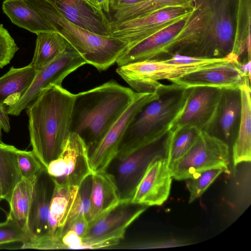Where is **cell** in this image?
I'll return each mask as SVG.
<instances>
[{
	"mask_svg": "<svg viewBox=\"0 0 251 251\" xmlns=\"http://www.w3.org/2000/svg\"><path fill=\"white\" fill-rule=\"evenodd\" d=\"M53 183L48 216L49 231L47 234L58 237L62 233L79 186Z\"/></svg>",
	"mask_w": 251,
	"mask_h": 251,
	"instance_id": "obj_24",
	"label": "cell"
},
{
	"mask_svg": "<svg viewBox=\"0 0 251 251\" xmlns=\"http://www.w3.org/2000/svg\"><path fill=\"white\" fill-rule=\"evenodd\" d=\"M53 188L52 179L47 173L46 169H43L37 176L29 209L27 241L34 240L48 233L49 207Z\"/></svg>",
	"mask_w": 251,
	"mask_h": 251,
	"instance_id": "obj_18",
	"label": "cell"
},
{
	"mask_svg": "<svg viewBox=\"0 0 251 251\" xmlns=\"http://www.w3.org/2000/svg\"><path fill=\"white\" fill-rule=\"evenodd\" d=\"M120 197L113 175L107 170L93 172L88 220L97 218L120 202Z\"/></svg>",
	"mask_w": 251,
	"mask_h": 251,
	"instance_id": "obj_21",
	"label": "cell"
},
{
	"mask_svg": "<svg viewBox=\"0 0 251 251\" xmlns=\"http://www.w3.org/2000/svg\"><path fill=\"white\" fill-rule=\"evenodd\" d=\"M99 8L105 14H109L110 11V0H95Z\"/></svg>",
	"mask_w": 251,
	"mask_h": 251,
	"instance_id": "obj_43",
	"label": "cell"
},
{
	"mask_svg": "<svg viewBox=\"0 0 251 251\" xmlns=\"http://www.w3.org/2000/svg\"><path fill=\"white\" fill-rule=\"evenodd\" d=\"M86 64L82 57L69 46L63 53L38 71L25 93L6 108V113L19 115L36 99L42 89L51 84L61 85L67 75Z\"/></svg>",
	"mask_w": 251,
	"mask_h": 251,
	"instance_id": "obj_12",
	"label": "cell"
},
{
	"mask_svg": "<svg viewBox=\"0 0 251 251\" xmlns=\"http://www.w3.org/2000/svg\"><path fill=\"white\" fill-rule=\"evenodd\" d=\"M1 129H2L1 124L0 123V143H3L1 141V137H2Z\"/></svg>",
	"mask_w": 251,
	"mask_h": 251,
	"instance_id": "obj_46",
	"label": "cell"
},
{
	"mask_svg": "<svg viewBox=\"0 0 251 251\" xmlns=\"http://www.w3.org/2000/svg\"><path fill=\"white\" fill-rule=\"evenodd\" d=\"M241 98L239 88L222 89L216 122L211 135L232 145L240 120Z\"/></svg>",
	"mask_w": 251,
	"mask_h": 251,
	"instance_id": "obj_20",
	"label": "cell"
},
{
	"mask_svg": "<svg viewBox=\"0 0 251 251\" xmlns=\"http://www.w3.org/2000/svg\"><path fill=\"white\" fill-rule=\"evenodd\" d=\"M228 170L223 167H215L197 173L185 179L186 185L190 192L189 203L200 197L215 179L223 172Z\"/></svg>",
	"mask_w": 251,
	"mask_h": 251,
	"instance_id": "obj_33",
	"label": "cell"
},
{
	"mask_svg": "<svg viewBox=\"0 0 251 251\" xmlns=\"http://www.w3.org/2000/svg\"><path fill=\"white\" fill-rule=\"evenodd\" d=\"M3 199V196H2V188H1V184L0 183V201H1Z\"/></svg>",
	"mask_w": 251,
	"mask_h": 251,
	"instance_id": "obj_45",
	"label": "cell"
},
{
	"mask_svg": "<svg viewBox=\"0 0 251 251\" xmlns=\"http://www.w3.org/2000/svg\"><path fill=\"white\" fill-rule=\"evenodd\" d=\"M229 153V146L225 142L201 131L190 150L170 168L171 176L182 180L212 168L223 167L228 170Z\"/></svg>",
	"mask_w": 251,
	"mask_h": 251,
	"instance_id": "obj_7",
	"label": "cell"
},
{
	"mask_svg": "<svg viewBox=\"0 0 251 251\" xmlns=\"http://www.w3.org/2000/svg\"><path fill=\"white\" fill-rule=\"evenodd\" d=\"M94 13L100 16L102 20L108 24L110 21L107 18L106 14L102 12L98 6L95 0H83Z\"/></svg>",
	"mask_w": 251,
	"mask_h": 251,
	"instance_id": "obj_40",
	"label": "cell"
},
{
	"mask_svg": "<svg viewBox=\"0 0 251 251\" xmlns=\"http://www.w3.org/2000/svg\"><path fill=\"white\" fill-rule=\"evenodd\" d=\"M136 92L111 80L75 94L71 132L85 142L89 153L134 100Z\"/></svg>",
	"mask_w": 251,
	"mask_h": 251,
	"instance_id": "obj_2",
	"label": "cell"
},
{
	"mask_svg": "<svg viewBox=\"0 0 251 251\" xmlns=\"http://www.w3.org/2000/svg\"><path fill=\"white\" fill-rule=\"evenodd\" d=\"M89 221L85 215H82L77 217L64 229L62 233L70 229L75 231L81 237L85 235L88 227Z\"/></svg>",
	"mask_w": 251,
	"mask_h": 251,
	"instance_id": "obj_38",
	"label": "cell"
},
{
	"mask_svg": "<svg viewBox=\"0 0 251 251\" xmlns=\"http://www.w3.org/2000/svg\"><path fill=\"white\" fill-rule=\"evenodd\" d=\"M251 82L240 88L241 111L238 133L232 145L234 165L251 160Z\"/></svg>",
	"mask_w": 251,
	"mask_h": 251,
	"instance_id": "obj_25",
	"label": "cell"
},
{
	"mask_svg": "<svg viewBox=\"0 0 251 251\" xmlns=\"http://www.w3.org/2000/svg\"><path fill=\"white\" fill-rule=\"evenodd\" d=\"M17 149L12 145L0 148V183L3 199L8 202L14 188L22 178L17 163Z\"/></svg>",
	"mask_w": 251,
	"mask_h": 251,
	"instance_id": "obj_31",
	"label": "cell"
},
{
	"mask_svg": "<svg viewBox=\"0 0 251 251\" xmlns=\"http://www.w3.org/2000/svg\"><path fill=\"white\" fill-rule=\"evenodd\" d=\"M236 2L237 0H210L207 58L228 59L234 43Z\"/></svg>",
	"mask_w": 251,
	"mask_h": 251,
	"instance_id": "obj_14",
	"label": "cell"
},
{
	"mask_svg": "<svg viewBox=\"0 0 251 251\" xmlns=\"http://www.w3.org/2000/svg\"><path fill=\"white\" fill-rule=\"evenodd\" d=\"M227 58H201L188 63H175L163 60H147L118 66L117 73L137 93H152L162 85L160 80H170L185 75L224 63Z\"/></svg>",
	"mask_w": 251,
	"mask_h": 251,
	"instance_id": "obj_5",
	"label": "cell"
},
{
	"mask_svg": "<svg viewBox=\"0 0 251 251\" xmlns=\"http://www.w3.org/2000/svg\"><path fill=\"white\" fill-rule=\"evenodd\" d=\"M169 81L186 88L207 86L237 89L251 82V79L245 77L234 63L229 62L187 74Z\"/></svg>",
	"mask_w": 251,
	"mask_h": 251,
	"instance_id": "obj_17",
	"label": "cell"
},
{
	"mask_svg": "<svg viewBox=\"0 0 251 251\" xmlns=\"http://www.w3.org/2000/svg\"><path fill=\"white\" fill-rule=\"evenodd\" d=\"M177 7L192 9L194 6L190 0H143L118 7L113 11V19L111 22L119 23Z\"/></svg>",
	"mask_w": 251,
	"mask_h": 251,
	"instance_id": "obj_28",
	"label": "cell"
},
{
	"mask_svg": "<svg viewBox=\"0 0 251 251\" xmlns=\"http://www.w3.org/2000/svg\"><path fill=\"white\" fill-rule=\"evenodd\" d=\"M149 206L131 201H120L119 203L97 218L89 222L83 236L88 244L93 241L117 240L125 236L127 227Z\"/></svg>",
	"mask_w": 251,
	"mask_h": 251,
	"instance_id": "obj_15",
	"label": "cell"
},
{
	"mask_svg": "<svg viewBox=\"0 0 251 251\" xmlns=\"http://www.w3.org/2000/svg\"><path fill=\"white\" fill-rule=\"evenodd\" d=\"M36 178L37 176L31 179L22 177L14 188L8 202L10 212L7 217L14 221L26 234L28 214Z\"/></svg>",
	"mask_w": 251,
	"mask_h": 251,
	"instance_id": "obj_30",
	"label": "cell"
},
{
	"mask_svg": "<svg viewBox=\"0 0 251 251\" xmlns=\"http://www.w3.org/2000/svg\"><path fill=\"white\" fill-rule=\"evenodd\" d=\"M10 145L5 144L3 143H0V148H5L9 147Z\"/></svg>",
	"mask_w": 251,
	"mask_h": 251,
	"instance_id": "obj_44",
	"label": "cell"
},
{
	"mask_svg": "<svg viewBox=\"0 0 251 251\" xmlns=\"http://www.w3.org/2000/svg\"><path fill=\"white\" fill-rule=\"evenodd\" d=\"M172 132L169 129L152 141L140 147L118 161L112 174L121 201H131L136 187L150 164L154 160L167 157Z\"/></svg>",
	"mask_w": 251,
	"mask_h": 251,
	"instance_id": "obj_6",
	"label": "cell"
},
{
	"mask_svg": "<svg viewBox=\"0 0 251 251\" xmlns=\"http://www.w3.org/2000/svg\"><path fill=\"white\" fill-rule=\"evenodd\" d=\"M53 183L79 186L91 175L87 146L76 133L71 132L59 156L51 160L46 168Z\"/></svg>",
	"mask_w": 251,
	"mask_h": 251,
	"instance_id": "obj_10",
	"label": "cell"
},
{
	"mask_svg": "<svg viewBox=\"0 0 251 251\" xmlns=\"http://www.w3.org/2000/svg\"><path fill=\"white\" fill-rule=\"evenodd\" d=\"M84 59L100 71L113 65L126 48L110 35L98 34L67 19L51 0H26Z\"/></svg>",
	"mask_w": 251,
	"mask_h": 251,
	"instance_id": "obj_4",
	"label": "cell"
},
{
	"mask_svg": "<svg viewBox=\"0 0 251 251\" xmlns=\"http://www.w3.org/2000/svg\"><path fill=\"white\" fill-rule=\"evenodd\" d=\"M172 178L167 157L153 160L138 183L131 202L148 206L162 205L169 197Z\"/></svg>",
	"mask_w": 251,
	"mask_h": 251,
	"instance_id": "obj_16",
	"label": "cell"
},
{
	"mask_svg": "<svg viewBox=\"0 0 251 251\" xmlns=\"http://www.w3.org/2000/svg\"><path fill=\"white\" fill-rule=\"evenodd\" d=\"M158 96L157 90L152 93L136 92L131 104L90 153V166L93 173L107 170L117 155L121 141L130 123L147 104Z\"/></svg>",
	"mask_w": 251,
	"mask_h": 251,
	"instance_id": "obj_11",
	"label": "cell"
},
{
	"mask_svg": "<svg viewBox=\"0 0 251 251\" xmlns=\"http://www.w3.org/2000/svg\"><path fill=\"white\" fill-rule=\"evenodd\" d=\"M8 115L6 112L4 107L0 104V123L2 129L5 132H8L10 130V125Z\"/></svg>",
	"mask_w": 251,
	"mask_h": 251,
	"instance_id": "obj_39",
	"label": "cell"
},
{
	"mask_svg": "<svg viewBox=\"0 0 251 251\" xmlns=\"http://www.w3.org/2000/svg\"><path fill=\"white\" fill-rule=\"evenodd\" d=\"M191 3L195 6L196 3L197 2V0H190Z\"/></svg>",
	"mask_w": 251,
	"mask_h": 251,
	"instance_id": "obj_47",
	"label": "cell"
},
{
	"mask_svg": "<svg viewBox=\"0 0 251 251\" xmlns=\"http://www.w3.org/2000/svg\"><path fill=\"white\" fill-rule=\"evenodd\" d=\"M75 97L61 85L51 84L27 108L32 151L46 169L59 156L71 133Z\"/></svg>",
	"mask_w": 251,
	"mask_h": 251,
	"instance_id": "obj_1",
	"label": "cell"
},
{
	"mask_svg": "<svg viewBox=\"0 0 251 251\" xmlns=\"http://www.w3.org/2000/svg\"><path fill=\"white\" fill-rule=\"evenodd\" d=\"M91 186L92 175L86 177L79 185L77 194L63 230L73 220L79 216L85 215L88 220L90 207Z\"/></svg>",
	"mask_w": 251,
	"mask_h": 251,
	"instance_id": "obj_34",
	"label": "cell"
},
{
	"mask_svg": "<svg viewBox=\"0 0 251 251\" xmlns=\"http://www.w3.org/2000/svg\"><path fill=\"white\" fill-rule=\"evenodd\" d=\"M192 89L162 84L157 89L158 97L147 104L128 126L115 159L123 158L169 130L183 111Z\"/></svg>",
	"mask_w": 251,
	"mask_h": 251,
	"instance_id": "obj_3",
	"label": "cell"
},
{
	"mask_svg": "<svg viewBox=\"0 0 251 251\" xmlns=\"http://www.w3.org/2000/svg\"><path fill=\"white\" fill-rule=\"evenodd\" d=\"M251 0H237L234 38L229 56L232 63L251 61Z\"/></svg>",
	"mask_w": 251,
	"mask_h": 251,
	"instance_id": "obj_23",
	"label": "cell"
},
{
	"mask_svg": "<svg viewBox=\"0 0 251 251\" xmlns=\"http://www.w3.org/2000/svg\"><path fill=\"white\" fill-rule=\"evenodd\" d=\"M2 10L13 24L32 33L56 31L26 0H5Z\"/></svg>",
	"mask_w": 251,
	"mask_h": 251,
	"instance_id": "obj_26",
	"label": "cell"
},
{
	"mask_svg": "<svg viewBox=\"0 0 251 251\" xmlns=\"http://www.w3.org/2000/svg\"><path fill=\"white\" fill-rule=\"evenodd\" d=\"M36 35L35 49L30 64L40 70L63 53L69 45L57 31L42 32Z\"/></svg>",
	"mask_w": 251,
	"mask_h": 251,
	"instance_id": "obj_29",
	"label": "cell"
},
{
	"mask_svg": "<svg viewBox=\"0 0 251 251\" xmlns=\"http://www.w3.org/2000/svg\"><path fill=\"white\" fill-rule=\"evenodd\" d=\"M28 240L26 233L12 219L0 223V245L15 242L24 243Z\"/></svg>",
	"mask_w": 251,
	"mask_h": 251,
	"instance_id": "obj_36",
	"label": "cell"
},
{
	"mask_svg": "<svg viewBox=\"0 0 251 251\" xmlns=\"http://www.w3.org/2000/svg\"><path fill=\"white\" fill-rule=\"evenodd\" d=\"M211 15L210 0H197L183 27L166 48L165 59L175 54L206 58L207 28Z\"/></svg>",
	"mask_w": 251,
	"mask_h": 251,
	"instance_id": "obj_9",
	"label": "cell"
},
{
	"mask_svg": "<svg viewBox=\"0 0 251 251\" xmlns=\"http://www.w3.org/2000/svg\"><path fill=\"white\" fill-rule=\"evenodd\" d=\"M251 62L249 61L246 63L238 62L234 63L241 71L242 74L251 79Z\"/></svg>",
	"mask_w": 251,
	"mask_h": 251,
	"instance_id": "obj_42",
	"label": "cell"
},
{
	"mask_svg": "<svg viewBox=\"0 0 251 251\" xmlns=\"http://www.w3.org/2000/svg\"><path fill=\"white\" fill-rule=\"evenodd\" d=\"M201 132L194 127L185 128L176 133L172 132L167 155L169 169L190 150Z\"/></svg>",
	"mask_w": 251,
	"mask_h": 251,
	"instance_id": "obj_32",
	"label": "cell"
},
{
	"mask_svg": "<svg viewBox=\"0 0 251 251\" xmlns=\"http://www.w3.org/2000/svg\"><path fill=\"white\" fill-rule=\"evenodd\" d=\"M38 71L30 64L22 68L11 67L0 77V104L4 106L10 99H12V103L19 100L28 89Z\"/></svg>",
	"mask_w": 251,
	"mask_h": 251,
	"instance_id": "obj_27",
	"label": "cell"
},
{
	"mask_svg": "<svg viewBox=\"0 0 251 251\" xmlns=\"http://www.w3.org/2000/svg\"><path fill=\"white\" fill-rule=\"evenodd\" d=\"M143 0H110V9L114 11L118 7L136 3Z\"/></svg>",
	"mask_w": 251,
	"mask_h": 251,
	"instance_id": "obj_41",
	"label": "cell"
},
{
	"mask_svg": "<svg viewBox=\"0 0 251 251\" xmlns=\"http://www.w3.org/2000/svg\"><path fill=\"white\" fill-rule=\"evenodd\" d=\"M19 49L8 31L0 24V69L10 63Z\"/></svg>",
	"mask_w": 251,
	"mask_h": 251,
	"instance_id": "obj_37",
	"label": "cell"
},
{
	"mask_svg": "<svg viewBox=\"0 0 251 251\" xmlns=\"http://www.w3.org/2000/svg\"><path fill=\"white\" fill-rule=\"evenodd\" d=\"M222 90L207 86L193 87L183 111L170 130L176 133L194 127L211 134L218 114Z\"/></svg>",
	"mask_w": 251,
	"mask_h": 251,
	"instance_id": "obj_13",
	"label": "cell"
},
{
	"mask_svg": "<svg viewBox=\"0 0 251 251\" xmlns=\"http://www.w3.org/2000/svg\"><path fill=\"white\" fill-rule=\"evenodd\" d=\"M17 163L22 177L31 179L37 176L43 169H46L34 152L31 151H16Z\"/></svg>",
	"mask_w": 251,
	"mask_h": 251,
	"instance_id": "obj_35",
	"label": "cell"
},
{
	"mask_svg": "<svg viewBox=\"0 0 251 251\" xmlns=\"http://www.w3.org/2000/svg\"><path fill=\"white\" fill-rule=\"evenodd\" d=\"M185 20L159 31L130 49L124 51L116 61L118 66L147 60H160L161 57H165L166 48L182 29Z\"/></svg>",
	"mask_w": 251,
	"mask_h": 251,
	"instance_id": "obj_19",
	"label": "cell"
},
{
	"mask_svg": "<svg viewBox=\"0 0 251 251\" xmlns=\"http://www.w3.org/2000/svg\"><path fill=\"white\" fill-rule=\"evenodd\" d=\"M194 7L192 9L172 7L119 23L110 21V36L125 43V50H129L159 31L185 20Z\"/></svg>",
	"mask_w": 251,
	"mask_h": 251,
	"instance_id": "obj_8",
	"label": "cell"
},
{
	"mask_svg": "<svg viewBox=\"0 0 251 251\" xmlns=\"http://www.w3.org/2000/svg\"><path fill=\"white\" fill-rule=\"evenodd\" d=\"M51 0L71 22L93 33L110 35V24L94 13L83 0Z\"/></svg>",
	"mask_w": 251,
	"mask_h": 251,
	"instance_id": "obj_22",
	"label": "cell"
}]
</instances>
